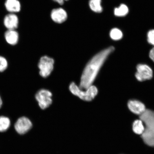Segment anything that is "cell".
<instances>
[{
  "instance_id": "6da1fadb",
  "label": "cell",
  "mask_w": 154,
  "mask_h": 154,
  "mask_svg": "<svg viewBox=\"0 0 154 154\" xmlns=\"http://www.w3.org/2000/svg\"><path fill=\"white\" fill-rule=\"evenodd\" d=\"M114 49L113 47H109L92 58L82 73L79 87L81 89H86L92 85L104 63Z\"/></svg>"
},
{
  "instance_id": "7a4b0ae2",
  "label": "cell",
  "mask_w": 154,
  "mask_h": 154,
  "mask_svg": "<svg viewBox=\"0 0 154 154\" xmlns=\"http://www.w3.org/2000/svg\"><path fill=\"white\" fill-rule=\"evenodd\" d=\"M69 89L74 95L87 101H92L98 93L97 88L95 86L92 85L86 89L82 90L74 82L71 84L69 86Z\"/></svg>"
},
{
  "instance_id": "3957f363",
  "label": "cell",
  "mask_w": 154,
  "mask_h": 154,
  "mask_svg": "<svg viewBox=\"0 0 154 154\" xmlns=\"http://www.w3.org/2000/svg\"><path fill=\"white\" fill-rule=\"evenodd\" d=\"M54 60L53 59L47 56L41 58L38 63L40 74L44 78L49 76L53 69Z\"/></svg>"
},
{
  "instance_id": "277c9868",
  "label": "cell",
  "mask_w": 154,
  "mask_h": 154,
  "mask_svg": "<svg viewBox=\"0 0 154 154\" xmlns=\"http://www.w3.org/2000/svg\"><path fill=\"white\" fill-rule=\"evenodd\" d=\"M51 92L48 90L42 89L36 94L35 98L38 102V105L42 109L49 107L52 102Z\"/></svg>"
},
{
  "instance_id": "5b68a950",
  "label": "cell",
  "mask_w": 154,
  "mask_h": 154,
  "mask_svg": "<svg viewBox=\"0 0 154 154\" xmlns=\"http://www.w3.org/2000/svg\"><path fill=\"white\" fill-rule=\"evenodd\" d=\"M136 78L140 82L151 79L153 77V71L149 66L146 64H140L137 66Z\"/></svg>"
},
{
  "instance_id": "8992f818",
  "label": "cell",
  "mask_w": 154,
  "mask_h": 154,
  "mask_svg": "<svg viewBox=\"0 0 154 154\" xmlns=\"http://www.w3.org/2000/svg\"><path fill=\"white\" fill-rule=\"evenodd\" d=\"M32 126L31 121L26 117L19 118L15 123L14 128L18 133L20 134H26L30 130Z\"/></svg>"
},
{
  "instance_id": "52a82bcc",
  "label": "cell",
  "mask_w": 154,
  "mask_h": 154,
  "mask_svg": "<svg viewBox=\"0 0 154 154\" xmlns=\"http://www.w3.org/2000/svg\"><path fill=\"white\" fill-rule=\"evenodd\" d=\"M145 130L140 136L144 143L147 145L154 147V125H147L144 126Z\"/></svg>"
},
{
  "instance_id": "ba28073f",
  "label": "cell",
  "mask_w": 154,
  "mask_h": 154,
  "mask_svg": "<svg viewBox=\"0 0 154 154\" xmlns=\"http://www.w3.org/2000/svg\"><path fill=\"white\" fill-rule=\"evenodd\" d=\"M127 107L131 112L138 116L142 114L146 109L145 105L137 100H131L129 101Z\"/></svg>"
},
{
  "instance_id": "9c48e42d",
  "label": "cell",
  "mask_w": 154,
  "mask_h": 154,
  "mask_svg": "<svg viewBox=\"0 0 154 154\" xmlns=\"http://www.w3.org/2000/svg\"><path fill=\"white\" fill-rule=\"evenodd\" d=\"M51 17L54 22L60 24L66 20L67 14L64 9L58 8L54 9L52 11Z\"/></svg>"
},
{
  "instance_id": "30bf717a",
  "label": "cell",
  "mask_w": 154,
  "mask_h": 154,
  "mask_svg": "<svg viewBox=\"0 0 154 154\" xmlns=\"http://www.w3.org/2000/svg\"><path fill=\"white\" fill-rule=\"evenodd\" d=\"M4 23L5 26L8 30H14L18 26V17L14 14L8 15L5 17Z\"/></svg>"
},
{
  "instance_id": "8fae6325",
  "label": "cell",
  "mask_w": 154,
  "mask_h": 154,
  "mask_svg": "<svg viewBox=\"0 0 154 154\" xmlns=\"http://www.w3.org/2000/svg\"><path fill=\"white\" fill-rule=\"evenodd\" d=\"M5 38L8 43L10 45H14L18 43L19 35L14 30H8L5 32Z\"/></svg>"
},
{
  "instance_id": "7c38bea8",
  "label": "cell",
  "mask_w": 154,
  "mask_h": 154,
  "mask_svg": "<svg viewBox=\"0 0 154 154\" xmlns=\"http://www.w3.org/2000/svg\"><path fill=\"white\" fill-rule=\"evenodd\" d=\"M5 6L7 10L10 12H17L20 10V4L18 0H7Z\"/></svg>"
},
{
  "instance_id": "4fadbf2b",
  "label": "cell",
  "mask_w": 154,
  "mask_h": 154,
  "mask_svg": "<svg viewBox=\"0 0 154 154\" xmlns=\"http://www.w3.org/2000/svg\"><path fill=\"white\" fill-rule=\"evenodd\" d=\"M132 129L135 134L140 135L143 133L145 127L142 121L140 119H137L133 123Z\"/></svg>"
},
{
  "instance_id": "5bb4252c",
  "label": "cell",
  "mask_w": 154,
  "mask_h": 154,
  "mask_svg": "<svg viewBox=\"0 0 154 154\" xmlns=\"http://www.w3.org/2000/svg\"><path fill=\"white\" fill-rule=\"evenodd\" d=\"M89 5L90 9L94 12L100 13L103 11L101 0H90Z\"/></svg>"
},
{
  "instance_id": "9a60e30c",
  "label": "cell",
  "mask_w": 154,
  "mask_h": 154,
  "mask_svg": "<svg viewBox=\"0 0 154 154\" xmlns=\"http://www.w3.org/2000/svg\"><path fill=\"white\" fill-rule=\"evenodd\" d=\"M11 126V121L8 117L0 116V132H5Z\"/></svg>"
},
{
  "instance_id": "2e32d148",
  "label": "cell",
  "mask_w": 154,
  "mask_h": 154,
  "mask_svg": "<svg viewBox=\"0 0 154 154\" xmlns=\"http://www.w3.org/2000/svg\"><path fill=\"white\" fill-rule=\"evenodd\" d=\"M128 9L126 5H121L120 7L115 9L114 13L115 15L118 17L125 16L128 14Z\"/></svg>"
},
{
  "instance_id": "e0dca14e",
  "label": "cell",
  "mask_w": 154,
  "mask_h": 154,
  "mask_svg": "<svg viewBox=\"0 0 154 154\" xmlns=\"http://www.w3.org/2000/svg\"><path fill=\"white\" fill-rule=\"evenodd\" d=\"M110 36L112 39L115 40H120L122 38V32L117 28L113 29L111 31Z\"/></svg>"
},
{
  "instance_id": "ac0fdd59",
  "label": "cell",
  "mask_w": 154,
  "mask_h": 154,
  "mask_svg": "<svg viewBox=\"0 0 154 154\" xmlns=\"http://www.w3.org/2000/svg\"><path fill=\"white\" fill-rule=\"evenodd\" d=\"M8 66V62L7 59L1 56H0V72H4Z\"/></svg>"
},
{
  "instance_id": "d6986e66",
  "label": "cell",
  "mask_w": 154,
  "mask_h": 154,
  "mask_svg": "<svg viewBox=\"0 0 154 154\" xmlns=\"http://www.w3.org/2000/svg\"><path fill=\"white\" fill-rule=\"evenodd\" d=\"M147 40L150 44L154 46V30H150L148 32Z\"/></svg>"
},
{
  "instance_id": "ffe728a7",
  "label": "cell",
  "mask_w": 154,
  "mask_h": 154,
  "mask_svg": "<svg viewBox=\"0 0 154 154\" xmlns=\"http://www.w3.org/2000/svg\"><path fill=\"white\" fill-rule=\"evenodd\" d=\"M149 57L154 62V47L151 50L149 53Z\"/></svg>"
},
{
  "instance_id": "44dd1931",
  "label": "cell",
  "mask_w": 154,
  "mask_h": 154,
  "mask_svg": "<svg viewBox=\"0 0 154 154\" xmlns=\"http://www.w3.org/2000/svg\"><path fill=\"white\" fill-rule=\"evenodd\" d=\"M53 1L56 2L57 3L60 5H63L64 1H67L68 0H53Z\"/></svg>"
},
{
  "instance_id": "7402d4cb",
  "label": "cell",
  "mask_w": 154,
  "mask_h": 154,
  "mask_svg": "<svg viewBox=\"0 0 154 154\" xmlns=\"http://www.w3.org/2000/svg\"><path fill=\"white\" fill-rule=\"evenodd\" d=\"M2 104H3L1 96H0V108H1L2 106Z\"/></svg>"
}]
</instances>
